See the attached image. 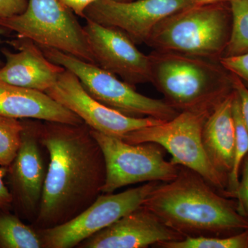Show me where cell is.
<instances>
[{"label": "cell", "mask_w": 248, "mask_h": 248, "mask_svg": "<svg viewBox=\"0 0 248 248\" xmlns=\"http://www.w3.org/2000/svg\"><path fill=\"white\" fill-rule=\"evenodd\" d=\"M233 115L235 125L234 159L232 170L229 177L228 194L230 198L236 200L240 182V170L245 157L248 155V130L241 116L239 98L235 91L233 100Z\"/></svg>", "instance_id": "ffe728a7"}, {"label": "cell", "mask_w": 248, "mask_h": 248, "mask_svg": "<svg viewBox=\"0 0 248 248\" xmlns=\"http://www.w3.org/2000/svg\"><path fill=\"white\" fill-rule=\"evenodd\" d=\"M209 115L179 112L172 120L134 130L122 140L131 144L157 143L171 155L172 164L198 173L219 193L229 197L228 179L213 167L204 149L202 130Z\"/></svg>", "instance_id": "5b68a950"}, {"label": "cell", "mask_w": 248, "mask_h": 248, "mask_svg": "<svg viewBox=\"0 0 248 248\" xmlns=\"http://www.w3.org/2000/svg\"><path fill=\"white\" fill-rule=\"evenodd\" d=\"M24 130L20 147L8 167L13 205L19 215L35 221L46 177V165L42 155L37 121L22 120Z\"/></svg>", "instance_id": "7c38bea8"}, {"label": "cell", "mask_w": 248, "mask_h": 248, "mask_svg": "<svg viewBox=\"0 0 248 248\" xmlns=\"http://www.w3.org/2000/svg\"><path fill=\"white\" fill-rule=\"evenodd\" d=\"M230 2L195 4L165 17L146 43L154 50L218 60L231 35Z\"/></svg>", "instance_id": "277c9868"}, {"label": "cell", "mask_w": 248, "mask_h": 248, "mask_svg": "<svg viewBox=\"0 0 248 248\" xmlns=\"http://www.w3.org/2000/svg\"><path fill=\"white\" fill-rule=\"evenodd\" d=\"M242 175L240 179L239 188L236 194V200L240 207L248 217V155L243 161Z\"/></svg>", "instance_id": "cb8c5ba5"}, {"label": "cell", "mask_w": 248, "mask_h": 248, "mask_svg": "<svg viewBox=\"0 0 248 248\" xmlns=\"http://www.w3.org/2000/svg\"><path fill=\"white\" fill-rule=\"evenodd\" d=\"M195 4L193 0H97L85 11L84 18L116 28L140 45L146 43L165 17Z\"/></svg>", "instance_id": "30bf717a"}, {"label": "cell", "mask_w": 248, "mask_h": 248, "mask_svg": "<svg viewBox=\"0 0 248 248\" xmlns=\"http://www.w3.org/2000/svg\"><path fill=\"white\" fill-rule=\"evenodd\" d=\"M7 172L8 167H0V212L9 211L13 206L12 195L4 182Z\"/></svg>", "instance_id": "4316f807"}, {"label": "cell", "mask_w": 248, "mask_h": 248, "mask_svg": "<svg viewBox=\"0 0 248 248\" xmlns=\"http://www.w3.org/2000/svg\"><path fill=\"white\" fill-rule=\"evenodd\" d=\"M22 120L0 115V167H9L22 141Z\"/></svg>", "instance_id": "7402d4cb"}, {"label": "cell", "mask_w": 248, "mask_h": 248, "mask_svg": "<svg viewBox=\"0 0 248 248\" xmlns=\"http://www.w3.org/2000/svg\"><path fill=\"white\" fill-rule=\"evenodd\" d=\"M184 238L141 205L84 240L78 248H145Z\"/></svg>", "instance_id": "5bb4252c"}, {"label": "cell", "mask_w": 248, "mask_h": 248, "mask_svg": "<svg viewBox=\"0 0 248 248\" xmlns=\"http://www.w3.org/2000/svg\"><path fill=\"white\" fill-rule=\"evenodd\" d=\"M49 163L38 213L32 226L46 229L82 213L101 194L107 169L102 149L86 124L38 120Z\"/></svg>", "instance_id": "6da1fadb"}, {"label": "cell", "mask_w": 248, "mask_h": 248, "mask_svg": "<svg viewBox=\"0 0 248 248\" xmlns=\"http://www.w3.org/2000/svg\"><path fill=\"white\" fill-rule=\"evenodd\" d=\"M142 206L184 237L228 236L248 229V217L237 200L182 166L175 179L155 186Z\"/></svg>", "instance_id": "7a4b0ae2"}, {"label": "cell", "mask_w": 248, "mask_h": 248, "mask_svg": "<svg viewBox=\"0 0 248 248\" xmlns=\"http://www.w3.org/2000/svg\"><path fill=\"white\" fill-rule=\"evenodd\" d=\"M219 62L225 69L239 78L248 88V53L235 57H222Z\"/></svg>", "instance_id": "603a6c76"}, {"label": "cell", "mask_w": 248, "mask_h": 248, "mask_svg": "<svg viewBox=\"0 0 248 248\" xmlns=\"http://www.w3.org/2000/svg\"><path fill=\"white\" fill-rule=\"evenodd\" d=\"M158 184L148 182L120 193L101 194L73 219L53 228L37 230L44 248L78 247L84 240L141 207Z\"/></svg>", "instance_id": "9c48e42d"}, {"label": "cell", "mask_w": 248, "mask_h": 248, "mask_svg": "<svg viewBox=\"0 0 248 248\" xmlns=\"http://www.w3.org/2000/svg\"><path fill=\"white\" fill-rule=\"evenodd\" d=\"M113 1H135V0H113Z\"/></svg>", "instance_id": "4dcf8cb0"}, {"label": "cell", "mask_w": 248, "mask_h": 248, "mask_svg": "<svg viewBox=\"0 0 248 248\" xmlns=\"http://www.w3.org/2000/svg\"><path fill=\"white\" fill-rule=\"evenodd\" d=\"M197 4H213L217 2H229L231 0H193Z\"/></svg>", "instance_id": "f1b7e54d"}, {"label": "cell", "mask_w": 248, "mask_h": 248, "mask_svg": "<svg viewBox=\"0 0 248 248\" xmlns=\"http://www.w3.org/2000/svg\"><path fill=\"white\" fill-rule=\"evenodd\" d=\"M0 28L97 65L84 27L60 0H29L22 14L0 18Z\"/></svg>", "instance_id": "52a82bcc"}, {"label": "cell", "mask_w": 248, "mask_h": 248, "mask_svg": "<svg viewBox=\"0 0 248 248\" xmlns=\"http://www.w3.org/2000/svg\"><path fill=\"white\" fill-rule=\"evenodd\" d=\"M0 115L78 125L84 122L47 93L0 81Z\"/></svg>", "instance_id": "2e32d148"}, {"label": "cell", "mask_w": 248, "mask_h": 248, "mask_svg": "<svg viewBox=\"0 0 248 248\" xmlns=\"http://www.w3.org/2000/svg\"><path fill=\"white\" fill-rule=\"evenodd\" d=\"M37 229L23 223L19 217L0 212V248H43Z\"/></svg>", "instance_id": "ac0fdd59"}, {"label": "cell", "mask_w": 248, "mask_h": 248, "mask_svg": "<svg viewBox=\"0 0 248 248\" xmlns=\"http://www.w3.org/2000/svg\"><path fill=\"white\" fill-rule=\"evenodd\" d=\"M66 7L75 14L84 17L85 11L97 0H60Z\"/></svg>", "instance_id": "83f0119b"}, {"label": "cell", "mask_w": 248, "mask_h": 248, "mask_svg": "<svg viewBox=\"0 0 248 248\" xmlns=\"http://www.w3.org/2000/svg\"><path fill=\"white\" fill-rule=\"evenodd\" d=\"M29 0H0V18L22 14L27 9Z\"/></svg>", "instance_id": "484cf974"}, {"label": "cell", "mask_w": 248, "mask_h": 248, "mask_svg": "<svg viewBox=\"0 0 248 248\" xmlns=\"http://www.w3.org/2000/svg\"><path fill=\"white\" fill-rule=\"evenodd\" d=\"M231 75L234 89L239 98L241 116L248 130V88L239 78Z\"/></svg>", "instance_id": "d4e9b609"}, {"label": "cell", "mask_w": 248, "mask_h": 248, "mask_svg": "<svg viewBox=\"0 0 248 248\" xmlns=\"http://www.w3.org/2000/svg\"><path fill=\"white\" fill-rule=\"evenodd\" d=\"M151 83L177 112H206L234 92L231 73L218 60L153 50Z\"/></svg>", "instance_id": "3957f363"}, {"label": "cell", "mask_w": 248, "mask_h": 248, "mask_svg": "<svg viewBox=\"0 0 248 248\" xmlns=\"http://www.w3.org/2000/svg\"><path fill=\"white\" fill-rule=\"evenodd\" d=\"M5 32H6V31H5L4 29L0 28V35H2V34H4ZM4 63H3L2 61H1V59H0V68H2V66H4Z\"/></svg>", "instance_id": "f546056e"}, {"label": "cell", "mask_w": 248, "mask_h": 248, "mask_svg": "<svg viewBox=\"0 0 248 248\" xmlns=\"http://www.w3.org/2000/svg\"><path fill=\"white\" fill-rule=\"evenodd\" d=\"M102 149L107 177L102 193H113L140 183L169 182L177 177L179 166L164 158V148L153 142L131 144L122 139L91 130Z\"/></svg>", "instance_id": "ba28073f"}, {"label": "cell", "mask_w": 248, "mask_h": 248, "mask_svg": "<svg viewBox=\"0 0 248 248\" xmlns=\"http://www.w3.org/2000/svg\"><path fill=\"white\" fill-rule=\"evenodd\" d=\"M8 43L17 52L1 49L6 62L0 68V81L46 92L64 71L63 67L50 62L32 40L17 37Z\"/></svg>", "instance_id": "9a60e30c"}, {"label": "cell", "mask_w": 248, "mask_h": 248, "mask_svg": "<svg viewBox=\"0 0 248 248\" xmlns=\"http://www.w3.org/2000/svg\"><path fill=\"white\" fill-rule=\"evenodd\" d=\"M231 35L223 57L248 53V0H231Z\"/></svg>", "instance_id": "d6986e66"}, {"label": "cell", "mask_w": 248, "mask_h": 248, "mask_svg": "<svg viewBox=\"0 0 248 248\" xmlns=\"http://www.w3.org/2000/svg\"><path fill=\"white\" fill-rule=\"evenodd\" d=\"M45 93L74 112L91 130L115 138L122 139L134 130L165 122L150 117H129L104 105L93 98L79 79L66 69Z\"/></svg>", "instance_id": "8fae6325"}, {"label": "cell", "mask_w": 248, "mask_h": 248, "mask_svg": "<svg viewBox=\"0 0 248 248\" xmlns=\"http://www.w3.org/2000/svg\"><path fill=\"white\" fill-rule=\"evenodd\" d=\"M40 48L50 62L73 73L96 100L124 115L169 121L179 113L164 99L143 95L136 91L135 86L97 65L57 49Z\"/></svg>", "instance_id": "8992f818"}, {"label": "cell", "mask_w": 248, "mask_h": 248, "mask_svg": "<svg viewBox=\"0 0 248 248\" xmlns=\"http://www.w3.org/2000/svg\"><path fill=\"white\" fill-rule=\"evenodd\" d=\"M160 248H248V229L228 236L184 237L178 241L159 243Z\"/></svg>", "instance_id": "44dd1931"}, {"label": "cell", "mask_w": 248, "mask_h": 248, "mask_svg": "<svg viewBox=\"0 0 248 248\" xmlns=\"http://www.w3.org/2000/svg\"><path fill=\"white\" fill-rule=\"evenodd\" d=\"M234 91L208 115L202 130V141L208 159L228 179V184L234 159Z\"/></svg>", "instance_id": "e0dca14e"}, {"label": "cell", "mask_w": 248, "mask_h": 248, "mask_svg": "<svg viewBox=\"0 0 248 248\" xmlns=\"http://www.w3.org/2000/svg\"><path fill=\"white\" fill-rule=\"evenodd\" d=\"M85 19L83 27L97 66L133 86L151 83L149 55L122 31Z\"/></svg>", "instance_id": "4fadbf2b"}]
</instances>
